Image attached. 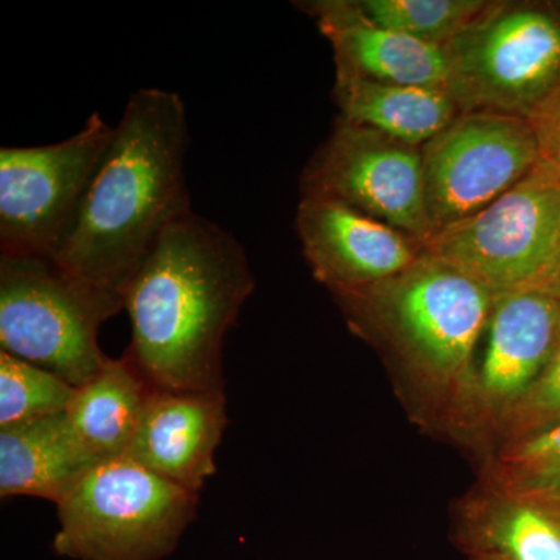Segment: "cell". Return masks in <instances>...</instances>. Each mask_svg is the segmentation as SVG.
<instances>
[{"label": "cell", "instance_id": "cell-1", "mask_svg": "<svg viewBox=\"0 0 560 560\" xmlns=\"http://www.w3.org/2000/svg\"><path fill=\"white\" fill-rule=\"evenodd\" d=\"M253 290L241 242L195 212L184 217L125 290L127 355L154 389L224 394V337Z\"/></svg>", "mask_w": 560, "mask_h": 560}, {"label": "cell", "instance_id": "cell-2", "mask_svg": "<svg viewBox=\"0 0 560 560\" xmlns=\"http://www.w3.org/2000/svg\"><path fill=\"white\" fill-rule=\"evenodd\" d=\"M187 147L183 98L160 88L135 92L51 260L124 296L164 232L194 213L184 173Z\"/></svg>", "mask_w": 560, "mask_h": 560}, {"label": "cell", "instance_id": "cell-3", "mask_svg": "<svg viewBox=\"0 0 560 560\" xmlns=\"http://www.w3.org/2000/svg\"><path fill=\"white\" fill-rule=\"evenodd\" d=\"M121 311L125 300L117 291L51 259L0 256V349L75 388L108 360L98 331Z\"/></svg>", "mask_w": 560, "mask_h": 560}, {"label": "cell", "instance_id": "cell-4", "mask_svg": "<svg viewBox=\"0 0 560 560\" xmlns=\"http://www.w3.org/2000/svg\"><path fill=\"white\" fill-rule=\"evenodd\" d=\"M198 495L127 456L92 467L57 504L54 550L75 560H160L194 522Z\"/></svg>", "mask_w": 560, "mask_h": 560}, {"label": "cell", "instance_id": "cell-5", "mask_svg": "<svg viewBox=\"0 0 560 560\" xmlns=\"http://www.w3.org/2000/svg\"><path fill=\"white\" fill-rule=\"evenodd\" d=\"M495 296L550 291L560 276V179L539 164L506 194L423 246Z\"/></svg>", "mask_w": 560, "mask_h": 560}, {"label": "cell", "instance_id": "cell-6", "mask_svg": "<svg viewBox=\"0 0 560 560\" xmlns=\"http://www.w3.org/2000/svg\"><path fill=\"white\" fill-rule=\"evenodd\" d=\"M371 316L420 366L442 381L466 377L495 294L448 261L423 250L396 278L341 296Z\"/></svg>", "mask_w": 560, "mask_h": 560}, {"label": "cell", "instance_id": "cell-7", "mask_svg": "<svg viewBox=\"0 0 560 560\" xmlns=\"http://www.w3.org/2000/svg\"><path fill=\"white\" fill-rule=\"evenodd\" d=\"M460 113L526 117L560 84V21L533 7L492 3L444 47Z\"/></svg>", "mask_w": 560, "mask_h": 560}, {"label": "cell", "instance_id": "cell-8", "mask_svg": "<svg viewBox=\"0 0 560 560\" xmlns=\"http://www.w3.org/2000/svg\"><path fill=\"white\" fill-rule=\"evenodd\" d=\"M114 130L94 113L61 142L0 150V256L54 259Z\"/></svg>", "mask_w": 560, "mask_h": 560}, {"label": "cell", "instance_id": "cell-9", "mask_svg": "<svg viewBox=\"0 0 560 560\" xmlns=\"http://www.w3.org/2000/svg\"><path fill=\"white\" fill-rule=\"evenodd\" d=\"M431 238L506 194L540 161L526 117L470 110L422 147Z\"/></svg>", "mask_w": 560, "mask_h": 560}, {"label": "cell", "instance_id": "cell-10", "mask_svg": "<svg viewBox=\"0 0 560 560\" xmlns=\"http://www.w3.org/2000/svg\"><path fill=\"white\" fill-rule=\"evenodd\" d=\"M305 195L334 198L423 246L431 238L422 147L340 119L305 168Z\"/></svg>", "mask_w": 560, "mask_h": 560}, {"label": "cell", "instance_id": "cell-11", "mask_svg": "<svg viewBox=\"0 0 560 560\" xmlns=\"http://www.w3.org/2000/svg\"><path fill=\"white\" fill-rule=\"evenodd\" d=\"M296 228L313 275L340 296L396 278L423 253L416 238L334 198L305 195Z\"/></svg>", "mask_w": 560, "mask_h": 560}, {"label": "cell", "instance_id": "cell-12", "mask_svg": "<svg viewBox=\"0 0 560 560\" xmlns=\"http://www.w3.org/2000/svg\"><path fill=\"white\" fill-rule=\"evenodd\" d=\"M226 425L224 394L154 389L125 456L198 495Z\"/></svg>", "mask_w": 560, "mask_h": 560}, {"label": "cell", "instance_id": "cell-13", "mask_svg": "<svg viewBox=\"0 0 560 560\" xmlns=\"http://www.w3.org/2000/svg\"><path fill=\"white\" fill-rule=\"evenodd\" d=\"M307 11L334 47L337 73L407 86H447L444 47L383 28L348 0L308 3Z\"/></svg>", "mask_w": 560, "mask_h": 560}, {"label": "cell", "instance_id": "cell-14", "mask_svg": "<svg viewBox=\"0 0 560 560\" xmlns=\"http://www.w3.org/2000/svg\"><path fill=\"white\" fill-rule=\"evenodd\" d=\"M560 319V301L547 291L500 294L488 324L480 385L501 410L525 393L547 366Z\"/></svg>", "mask_w": 560, "mask_h": 560}, {"label": "cell", "instance_id": "cell-15", "mask_svg": "<svg viewBox=\"0 0 560 560\" xmlns=\"http://www.w3.org/2000/svg\"><path fill=\"white\" fill-rule=\"evenodd\" d=\"M68 415L0 429V495L38 497L58 504L97 466Z\"/></svg>", "mask_w": 560, "mask_h": 560}, {"label": "cell", "instance_id": "cell-16", "mask_svg": "<svg viewBox=\"0 0 560 560\" xmlns=\"http://www.w3.org/2000/svg\"><path fill=\"white\" fill-rule=\"evenodd\" d=\"M341 119L399 142L423 147L444 131L459 108L445 90L383 83L337 73Z\"/></svg>", "mask_w": 560, "mask_h": 560}, {"label": "cell", "instance_id": "cell-17", "mask_svg": "<svg viewBox=\"0 0 560 560\" xmlns=\"http://www.w3.org/2000/svg\"><path fill=\"white\" fill-rule=\"evenodd\" d=\"M153 390L127 353L120 359L108 357L94 377L77 386L66 415L98 463L120 458L127 453Z\"/></svg>", "mask_w": 560, "mask_h": 560}, {"label": "cell", "instance_id": "cell-18", "mask_svg": "<svg viewBox=\"0 0 560 560\" xmlns=\"http://www.w3.org/2000/svg\"><path fill=\"white\" fill-rule=\"evenodd\" d=\"M475 560H560V503L504 497L470 529Z\"/></svg>", "mask_w": 560, "mask_h": 560}, {"label": "cell", "instance_id": "cell-19", "mask_svg": "<svg viewBox=\"0 0 560 560\" xmlns=\"http://www.w3.org/2000/svg\"><path fill=\"white\" fill-rule=\"evenodd\" d=\"M363 16L388 31L445 47L492 7L485 0H359Z\"/></svg>", "mask_w": 560, "mask_h": 560}, {"label": "cell", "instance_id": "cell-20", "mask_svg": "<svg viewBox=\"0 0 560 560\" xmlns=\"http://www.w3.org/2000/svg\"><path fill=\"white\" fill-rule=\"evenodd\" d=\"M504 497L560 503V423L510 442L497 460Z\"/></svg>", "mask_w": 560, "mask_h": 560}, {"label": "cell", "instance_id": "cell-21", "mask_svg": "<svg viewBox=\"0 0 560 560\" xmlns=\"http://www.w3.org/2000/svg\"><path fill=\"white\" fill-rule=\"evenodd\" d=\"M75 386L28 361L0 352V429L60 415Z\"/></svg>", "mask_w": 560, "mask_h": 560}, {"label": "cell", "instance_id": "cell-22", "mask_svg": "<svg viewBox=\"0 0 560 560\" xmlns=\"http://www.w3.org/2000/svg\"><path fill=\"white\" fill-rule=\"evenodd\" d=\"M500 419L512 442L560 423V319L547 366L517 400L501 410Z\"/></svg>", "mask_w": 560, "mask_h": 560}, {"label": "cell", "instance_id": "cell-23", "mask_svg": "<svg viewBox=\"0 0 560 560\" xmlns=\"http://www.w3.org/2000/svg\"><path fill=\"white\" fill-rule=\"evenodd\" d=\"M541 164L560 179V84L529 114Z\"/></svg>", "mask_w": 560, "mask_h": 560}, {"label": "cell", "instance_id": "cell-24", "mask_svg": "<svg viewBox=\"0 0 560 560\" xmlns=\"http://www.w3.org/2000/svg\"><path fill=\"white\" fill-rule=\"evenodd\" d=\"M548 293L552 294V296L558 298L560 301V276L559 279L556 280L555 285H552V289L548 291Z\"/></svg>", "mask_w": 560, "mask_h": 560}]
</instances>
